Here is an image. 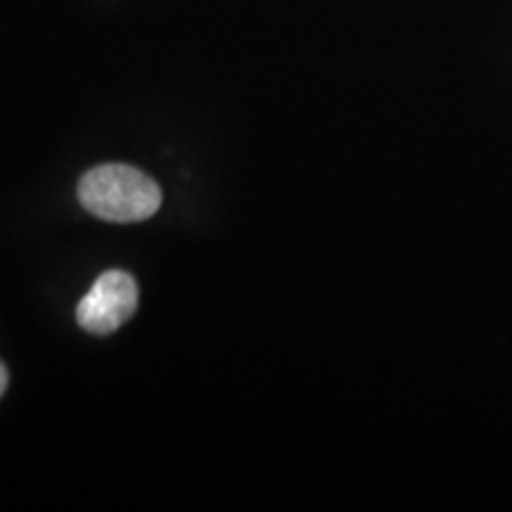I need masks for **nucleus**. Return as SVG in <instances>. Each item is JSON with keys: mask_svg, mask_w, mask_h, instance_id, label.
Here are the masks:
<instances>
[{"mask_svg": "<svg viewBox=\"0 0 512 512\" xmlns=\"http://www.w3.org/2000/svg\"><path fill=\"white\" fill-rule=\"evenodd\" d=\"M83 209L102 221L138 223L162 207V190L143 171L126 164H102L81 176Z\"/></svg>", "mask_w": 512, "mask_h": 512, "instance_id": "nucleus-1", "label": "nucleus"}, {"mask_svg": "<svg viewBox=\"0 0 512 512\" xmlns=\"http://www.w3.org/2000/svg\"><path fill=\"white\" fill-rule=\"evenodd\" d=\"M138 309V285L126 271L102 273L76 306V320L91 335H112Z\"/></svg>", "mask_w": 512, "mask_h": 512, "instance_id": "nucleus-2", "label": "nucleus"}, {"mask_svg": "<svg viewBox=\"0 0 512 512\" xmlns=\"http://www.w3.org/2000/svg\"><path fill=\"white\" fill-rule=\"evenodd\" d=\"M5 389H8V368L0 363V396L5 394Z\"/></svg>", "mask_w": 512, "mask_h": 512, "instance_id": "nucleus-3", "label": "nucleus"}]
</instances>
